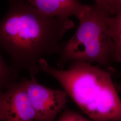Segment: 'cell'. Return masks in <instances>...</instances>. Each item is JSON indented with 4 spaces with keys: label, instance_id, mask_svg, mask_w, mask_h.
I'll return each instance as SVG.
<instances>
[{
    "label": "cell",
    "instance_id": "1",
    "mask_svg": "<svg viewBox=\"0 0 121 121\" xmlns=\"http://www.w3.org/2000/svg\"><path fill=\"white\" fill-rule=\"evenodd\" d=\"M73 26L69 18L46 15L25 0H10L0 22V46L9 53L16 72L25 69L35 77L39 60L59 53L61 39Z\"/></svg>",
    "mask_w": 121,
    "mask_h": 121
},
{
    "label": "cell",
    "instance_id": "2",
    "mask_svg": "<svg viewBox=\"0 0 121 121\" xmlns=\"http://www.w3.org/2000/svg\"><path fill=\"white\" fill-rule=\"evenodd\" d=\"M40 70L55 78L75 103L93 121H121V100L108 72L82 61L69 69H56L43 58Z\"/></svg>",
    "mask_w": 121,
    "mask_h": 121
},
{
    "label": "cell",
    "instance_id": "3",
    "mask_svg": "<svg viewBox=\"0 0 121 121\" xmlns=\"http://www.w3.org/2000/svg\"><path fill=\"white\" fill-rule=\"evenodd\" d=\"M111 15L96 3L87 5L78 20L73 36L61 44L57 61L59 69L69 61H82L108 66L115 60L112 40L108 33Z\"/></svg>",
    "mask_w": 121,
    "mask_h": 121
},
{
    "label": "cell",
    "instance_id": "4",
    "mask_svg": "<svg viewBox=\"0 0 121 121\" xmlns=\"http://www.w3.org/2000/svg\"><path fill=\"white\" fill-rule=\"evenodd\" d=\"M22 81L35 111L33 121H52L65 105L66 92L44 86L37 82L35 77Z\"/></svg>",
    "mask_w": 121,
    "mask_h": 121
},
{
    "label": "cell",
    "instance_id": "5",
    "mask_svg": "<svg viewBox=\"0 0 121 121\" xmlns=\"http://www.w3.org/2000/svg\"><path fill=\"white\" fill-rule=\"evenodd\" d=\"M35 113L21 80L0 95V121H33Z\"/></svg>",
    "mask_w": 121,
    "mask_h": 121
},
{
    "label": "cell",
    "instance_id": "6",
    "mask_svg": "<svg viewBox=\"0 0 121 121\" xmlns=\"http://www.w3.org/2000/svg\"><path fill=\"white\" fill-rule=\"evenodd\" d=\"M39 11L50 16L69 18L75 16L78 19L82 16L87 5L78 0H26Z\"/></svg>",
    "mask_w": 121,
    "mask_h": 121
},
{
    "label": "cell",
    "instance_id": "7",
    "mask_svg": "<svg viewBox=\"0 0 121 121\" xmlns=\"http://www.w3.org/2000/svg\"><path fill=\"white\" fill-rule=\"evenodd\" d=\"M108 33L113 44L115 60L121 64V6L116 13L109 18Z\"/></svg>",
    "mask_w": 121,
    "mask_h": 121
},
{
    "label": "cell",
    "instance_id": "8",
    "mask_svg": "<svg viewBox=\"0 0 121 121\" xmlns=\"http://www.w3.org/2000/svg\"><path fill=\"white\" fill-rule=\"evenodd\" d=\"M16 72L7 65L0 55V95L16 82Z\"/></svg>",
    "mask_w": 121,
    "mask_h": 121
},
{
    "label": "cell",
    "instance_id": "9",
    "mask_svg": "<svg viewBox=\"0 0 121 121\" xmlns=\"http://www.w3.org/2000/svg\"><path fill=\"white\" fill-rule=\"evenodd\" d=\"M95 3L106 10L111 15L116 14L121 6V0H94Z\"/></svg>",
    "mask_w": 121,
    "mask_h": 121
},
{
    "label": "cell",
    "instance_id": "10",
    "mask_svg": "<svg viewBox=\"0 0 121 121\" xmlns=\"http://www.w3.org/2000/svg\"><path fill=\"white\" fill-rule=\"evenodd\" d=\"M56 121H89L78 112L66 110Z\"/></svg>",
    "mask_w": 121,
    "mask_h": 121
}]
</instances>
